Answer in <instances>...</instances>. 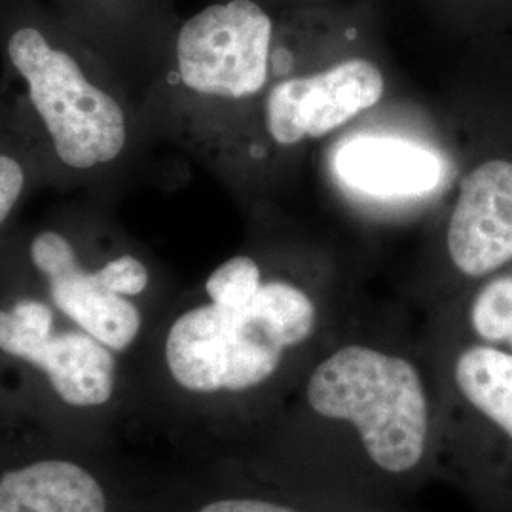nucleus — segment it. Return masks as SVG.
I'll return each instance as SVG.
<instances>
[{
	"instance_id": "nucleus-4",
	"label": "nucleus",
	"mask_w": 512,
	"mask_h": 512,
	"mask_svg": "<svg viewBox=\"0 0 512 512\" xmlns=\"http://www.w3.org/2000/svg\"><path fill=\"white\" fill-rule=\"evenodd\" d=\"M272 19L253 0L207 6L177 38L184 84L194 92L241 99L268 80Z\"/></svg>"
},
{
	"instance_id": "nucleus-8",
	"label": "nucleus",
	"mask_w": 512,
	"mask_h": 512,
	"mask_svg": "<svg viewBox=\"0 0 512 512\" xmlns=\"http://www.w3.org/2000/svg\"><path fill=\"white\" fill-rule=\"evenodd\" d=\"M31 258L48 277L55 306L114 351L128 349L141 329V313L120 294L110 293L97 274L80 266L74 249L57 232H42L31 243Z\"/></svg>"
},
{
	"instance_id": "nucleus-5",
	"label": "nucleus",
	"mask_w": 512,
	"mask_h": 512,
	"mask_svg": "<svg viewBox=\"0 0 512 512\" xmlns=\"http://www.w3.org/2000/svg\"><path fill=\"white\" fill-rule=\"evenodd\" d=\"M384 76L366 59H348L325 73L277 84L266 103V126L281 145L325 137L384 95Z\"/></svg>"
},
{
	"instance_id": "nucleus-17",
	"label": "nucleus",
	"mask_w": 512,
	"mask_h": 512,
	"mask_svg": "<svg viewBox=\"0 0 512 512\" xmlns=\"http://www.w3.org/2000/svg\"><path fill=\"white\" fill-rule=\"evenodd\" d=\"M200 512H296L266 503V501H256V499H224V501H215L207 507H203Z\"/></svg>"
},
{
	"instance_id": "nucleus-10",
	"label": "nucleus",
	"mask_w": 512,
	"mask_h": 512,
	"mask_svg": "<svg viewBox=\"0 0 512 512\" xmlns=\"http://www.w3.org/2000/svg\"><path fill=\"white\" fill-rule=\"evenodd\" d=\"M0 512H107V499L80 465L38 461L0 476Z\"/></svg>"
},
{
	"instance_id": "nucleus-15",
	"label": "nucleus",
	"mask_w": 512,
	"mask_h": 512,
	"mask_svg": "<svg viewBox=\"0 0 512 512\" xmlns=\"http://www.w3.org/2000/svg\"><path fill=\"white\" fill-rule=\"evenodd\" d=\"M25 184V173L18 160L0 156V224L10 215Z\"/></svg>"
},
{
	"instance_id": "nucleus-9",
	"label": "nucleus",
	"mask_w": 512,
	"mask_h": 512,
	"mask_svg": "<svg viewBox=\"0 0 512 512\" xmlns=\"http://www.w3.org/2000/svg\"><path fill=\"white\" fill-rule=\"evenodd\" d=\"M340 181L368 196L416 198L442 181V162L429 148L391 137H359L338 148Z\"/></svg>"
},
{
	"instance_id": "nucleus-11",
	"label": "nucleus",
	"mask_w": 512,
	"mask_h": 512,
	"mask_svg": "<svg viewBox=\"0 0 512 512\" xmlns=\"http://www.w3.org/2000/svg\"><path fill=\"white\" fill-rule=\"evenodd\" d=\"M456 382L463 397L499 425L512 439V355L475 346L456 363Z\"/></svg>"
},
{
	"instance_id": "nucleus-7",
	"label": "nucleus",
	"mask_w": 512,
	"mask_h": 512,
	"mask_svg": "<svg viewBox=\"0 0 512 512\" xmlns=\"http://www.w3.org/2000/svg\"><path fill=\"white\" fill-rule=\"evenodd\" d=\"M448 251L461 274H490L512 258V162L478 165L461 183L448 228Z\"/></svg>"
},
{
	"instance_id": "nucleus-2",
	"label": "nucleus",
	"mask_w": 512,
	"mask_h": 512,
	"mask_svg": "<svg viewBox=\"0 0 512 512\" xmlns=\"http://www.w3.org/2000/svg\"><path fill=\"white\" fill-rule=\"evenodd\" d=\"M308 401L325 418L353 423L366 454L385 471L404 473L420 463L427 401L418 370L401 357L340 349L311 374Z\"/></svg>"
},
{
	"instance_id": "nucleus-6",
	"label": "nucleus",
	"mask_w": 512,
	"mask_h": 512,
	"mask_svg": "<svg viewBox=\"0 0 512 512\" xmlns=\"http://www.w3.org/2000/svg\"><path fill=\"white\" fill-rule=\"evenodd\" d=\"M0 349L42 368L55 393L73 406L105 404L114 391V357L88 332H38L0 310Z\"/></svg>"
},
{
	"instance_id": "nucleus-12",
	"label": "nucleus",
	"mask_w": 512,
	"mask_h": 512,
	"mask_svg": "<svg viewBox=\"0 0 512 512\" xmlns=\"http://www.w3.org/2000/svg\"><path fill=\"white\" fill-rule=\"evenodd\" d=\"M471 323L486 342L509 340L512 332V275L490 281L475 298Z\"/></svg>"
},
{
	"instance_id": "nucleus-1",
	"label": "nucleus",
	"mask_w": 512,
	"mask_h": 512,
	"mask_svg": "<svg viewBox=\"0 0 512 512\" xmlns=\"http://www.w3.org/2000/svg\"><path fill=\"white\" fill-rule=\"evenodd\" d=\"M313 325L308 294L272 281L245 308L209 304L186 311L167 334L165 359L173 378L190 391H241L266 382L283 349L304 342Z\"/></svg>"
},
{
	"instance_id": "nucleus-14",
	"label": "nucleus",
	"mask_w": 512,
	"mask_h": 512,
	"mask_svg": "<svg viewBox=\"0 0 512 512\" xmlns=\"http://www.w3.org/2000/svg\"><path fill=\"white\" fill-rule=\"evenodd\" d=\"M95 274L110 293L120 294V296L141 294L148 285L147 268L135 256L124 255L114 258Z\"/></svg>"
},
{
	"instance_id": "nucleus-16",
	"label": "nucleus",
	"mask_w": 512,
	"mask_h": 512,
	"mask_svg": "<svg viewBox=\"0 0 512 512\" xmlns=\"http://www.w3.org/2000/svg\"><path fill=\"white\" fill-rule=\"evenodd\" d=\"M12 313L23 325L38 332H50L54 325V313L38 300H21L14 306Z\"/></svg>"
},
{
	"instance_id": "nucleus-18",
	"label": "nucleus",
	"mask_w": 512,
	"mask_h": 512,
	"mask_svg": "<svg viewBox=\"0 0 512 512\" xmlns=\"http://www.w3.org/2000/svg\"><path fill=\"white\" fill-rule=\"evenodd\" d=\"M509 342H511V346H512V332H511V336H509Z\"/></svg>"
},
{
	"instance_id": "nucleus-13",
	"label": "nucleus",
	"mask_w": 512,
	"mask_h": 512,
	"mask_svg": "<svg viewBox=\"0 0 512 512\" xmlns=\"http://www.w3.org/2000/svg\"><path fill=\"white\" fill-rule=\"evenodd\" d=\"M260 287L258 264L249 256H236L224 262L211 274L205 285L213 304L232 310L249 306Z\"/></svg>"
},
{
	"instance_id": "nucleus-3",
	"label": "nucleus",
	"mask_w": 512,
	"mask_h": 512,
	"mask_svg": "<svg viewBox=\"0 0 512 512\" xmlns=\"http://www.w3.org/2000/svg\"><path fill=\"white\" fill-rule=\"evenodd\" d=\"M8 57L29 84V97L63 164L90 169L122 152L124 110L93 86L71 55L54 48L37 27H21L8 38Z\"/></svg>"
}]
</instances>
